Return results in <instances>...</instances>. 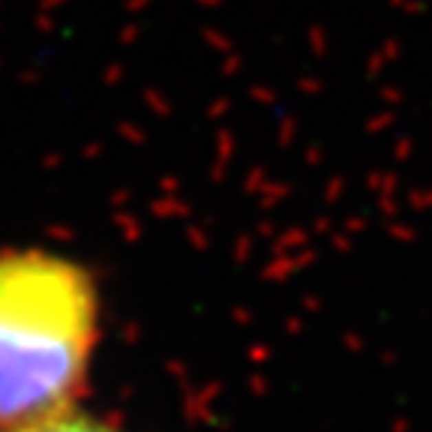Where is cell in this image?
I'll return each instance as SVG.
<instances>
[{
    "instance_id": "1",
    "label": "cell",
    "mask_w": 432,
    "mask_h": 432,
    "mask_svg": "<svg viewBox=\"0 0 432 432\" xmlns=\"http://www.w3.org/2000/svg\"><path fill=\"white\" fill-rule=\"evenodd\" d=\"M102 334V288L52 246H0V429L76 409Z\"/></svg>"
},
{
    "instance_id": "2",
    "label": "cell",
    "mask_w": 432,
    "mask_h": 432,
    "mask_svg": "<svg viewBox=\"0 0 432 432\" xmlns=\"http://www.w3.org/2000/svg\"><path fill=\"white\" fill-rule=\"evenodd\" d=\"M0 432H127L120 426H114L111 420L96 418V414L76 409H66L61 414H52V418L24 423V426H12V429H0Z\"/></svg>"
}]
</instances>
